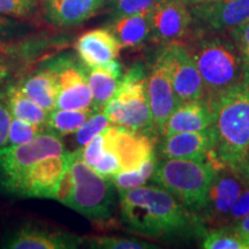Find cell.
I'll use <instances>...</instances> for the list:
<instances>
[{
    "label": "cell",
    "instance_id": "obj_1",
    "mask_svg": "<svg viewBox=\"0 0 249 249\" xmlns=\"http://www.w3.org/2000/svg\"><path fill=\"white\" fill-rule=\"evenodd\" d=\"M124 223L139 234L155 239L202 235L203 223L160 186H141L120 191Z\"/></svg>",
    "mask_w": 249,
    "mask_h": 249
},
{
    "label": "cell",
    "instance_id": "obj_2",
    "mask_svg": "<svg viewBox=\"0 0 249 249\" xmlns=\"http://www.w3.org/2000/svg\"><path fill=\"white\" fill-rule=\"evenodd\" d=\"M209 99L213 107L210 158L240 172L249 151V83Z\"/></svg>",
    "mask_w": 249,
    "mask_h": 249
},
{
    "label": "cell",
    "instance_id": "obj_3",
    "mask_svg": "<svg viewBox=\"0 0 249 249\" xmlns=\"http://www.w3.org/2000/svg\"><path fill=\"white\" fill-rule=\"evenodd\" d=\"M187 49L203 80L208 98H216L244 83V68L231 36L192 30Z\"/></svg>",
    "mask_w": 249,
    "mask_h": 249
},
{
    "label": "cell",
    "instance_id": "obj_4",
    "mask_svg": "<svg viewBox=\"0 0 249 249\" xmlns=\"http://www.w3.org/2000/svg\"><path fill=\"white\" fill-rule=\"evenodd\" d=\"M220 166L211 158L205 160L164 158L156 164L151 179L196 214Z\"/></svg>",
    "mask_w": 249,
    "mask_h": 249
},
{
    "label": "cell",
    "instance_id": "obj_5",
    "mask_svg": "<svg viewBox=\"0 0 249 249\" xmlns=\"http://www.w3.org/2000/svg\"><path fill=\"white\" fill-rule=\"evenodd\" d=\"M74 188L68 207L96 222H105L112 217L116 207L113 182L96 172L82 158L81 149L68 152Z\"/></svg>",
    "mask_w": 249,
    "mask_h": 249
},
{
    "label": "cell",
    "instance_id": "obj_6",
    "mask_svg": "<svg viewBox=\"0 0 249 249\" xmlns=\"http://www.w3.org/2000/svg\"><path fill=\"white\" fill-rule=\"evenodd\" d=\"M65 154L60 136L53 132L40 133L22 144L6 145L0 149V185L18 195L24 179L39 160Z\"/></svg>",
    "mask_w": 249,
    "mask_h": 249
},
{
    "label": "cell",
    "instance_id": "obj_7",
    "mask_svg": "<svg viewBox=\"0 0 249 249\" xmlns=\"http://www.w3.org/2000/svg\"><path fill=\"white\" fill-rule=\"evenodd\" d=\"M111 124L151 136L157 134L147 93V79L128 80L121 76L116 93L103 111Z\"/></svg>",
    "mask_w": 249,
    "mask_h": 249
},
{
    "label": "cell",
    "instance_id": "obj_8",
    "mask_svg": "<svg viewBox=\"0 0 249 249\" xmlns=\"http://www.w3.org/2000/svg\"><path fill=\"white\" fill-rule=\"evenodd\" d=\"M247 186L249 185L242 178L240 172L231 167H222L217 171L211 181L196 216L203 225L209 224L223 226L226 216Z\"/></svg>",
    "mask_w": 249,
    "mask_h": 249
},
{
    "label": "cell",
    "instance_id": "obj_9",
    "mask_svg": "<svg viewBox=\"0 0 249 249\" xmlns=\"http://www.w3.org/2000/svg\"><path fill=\"white\" fill-rule=\"evenodd\" d=\"M54 71L58 83L55 108L81 110L92 107V92L87 80L86 70L71 54H64L50 61L48 66Z\"/></svg>",
    "mask_w": 249,
    "mask_h": 249
},
{
    "label": "cell",
    "instance_id": "obj_10",
    "mask_svg": "<svg viewBox=\"0 0 249 249\" xmlns=\"http://www.w3.org/2000/svg\"><path fill=\"white\" fill-rule=\"evenodd\" d=\"M160 50L179 103L207 97L203 80L187 46L180 42H173L165 44Z\"/></svg>",
    "mask_w": 249,
    "mask_h": 249
},
{
    "label": "cell",
    "instance_id": "obj_11",
    "mask_svg": "<svg viewBox=\"0 0 249 249\" xmlns=\"http://www.w3.org/2000/svg\"><path fill=\"white\" fill-rule=\"evenodd\" d=\"M192 28L202 33H230L249 20V0H214L189 4Z\"/></svg>",
    "mask_w": 249,
    "mask_h": 249
},
{
    "label": "cell",
    "instance_id": "obj_12",
    "mask_svg": "<svg viewBox=\"0 0 249 249\" xmlns=\"http://www.w3.org/2000/svg\"><path fill=\"white\" fill-rule=\"evenodd\" d=\"M151 35L156 42H180L192 31L193 18L186 0H160L150 12Z\"/></svg>",
    "mask_w": 249,
    "mask_h": 249
},
{
    "label": "cell",
    "instance_id": "obj_13",
    "mask_svg": "<svg viewBox=\"0 0 249 249\" xmlns=\"http://www.w3.org/2000/svg\"><path fill=\"white\" fill-rule=\"evenodd\" d=\"M147 93L156 132L161 135L165 124L179 105L161 50L156 55L147 76Z\"/></svg>",
    "mask_w": 249,
    "mask_h": 249
},
{
    "label": "cell",
    "instance_id": "obj_14",
    "mask_svg": "<svg viewBox=\"0 0 249 249\" xmlns=\"http://www.w3.org/2000/svg\"><path fill=\"white\" fill-rule=\"evenodd\" d=\"M103 135L105 150L117 155L121 171L136 169L155 155L154 140L151 136L132 132L117 124L108 126L103 132Z\"/></svg>",
    "mask_w": 249,
    "mask_h": 249
},
{
    "label": "cell",
    "instance_id": "obj_15",
    "mask_svg": "<svg viewBox=\"0 0 249 249\" xmlns=\"http://www.w3.org/2000/svg\"><path fill=\"white\" fill-rule=\"evenodd\" d=\"M213 149V135L211 126L198 132L177 133L163 136L160 152L164 158L180 160H209Z\"/></svg>",
    "mask_w": 249,
    "mask_h": 249
},
{
    "label": "cell",
    "instance_id": "obj_16",
    "mask_svg": "<svg viewBox=\"0 0 249 249\" xmlns=\"http://www.w3.org/2000/svg\"><path fill=\"white\" fill-rule=\"evenodd\" d=\"M75 50L86 67H102L116 60L121 45L110 29L98 28L82 34L75 42Z\"/></svg>",
    "mask_w": 249,
    "mask_h": 249
},
{
    "label": "cell",
    "instance_id": "obj_17",
    "mask_svg": "<svg viewBox=\"0 0 249 249\" xmlns=\"http://www.w3.org/2000/svg\"><path fill=\"white\" fill-rule=\"evenodd\" d=\"M67 164V152L39 160L21 186L18 195L27 197L53 198L55 187Z\"/></svg>",
    "mask_w": 249,
    "mask_h": 249
},
{
    "label": "cell",
    "instance_id": "obj_18",
    "mask_svg": "<svg viewBox=\"0 0 249 249\" xmlns=\"http://www.w3.org/2000/svg\"><path fill=\"white\" fill-rule=\"evenodd\" d=\"M213 103L208 97L179 103L165 124L161 136L207 129L213 124Z\"/></svg>",
    "mask_w": 249,
    "mask_h": 249
},
{
    "label": "cell",
    "instance_id": "obj_19",
    "mask_svg": "<svg viewBox=\"0 0 249 249\" xmlns=\"http://www.w3.org/2000/svg\"><path fill=\"white\" fill-rule=\"evenodd\" d=\"M44 17L55 27L79 26L98 13L105 0H44Z\"/></svg>",
    "mask_w": 249,
    "mask_h": 249
},
{
    "label": "cell",
    "instance_id": "obj_20",
    "mask_svg": "<svg viewBox=\"0 0 249 249\" xmlns=\"http://www.w3.org/2000/svg\"><path fill=\"white\" fill-rule=\"evenodd\" d=\"M80 242V239L74 235L27 226L15 232L6 242L5 247L12 249H66L76 248Z\"/></svg>",
    "mask_w": 249,
    "mask_h": 249
},
{
    "label": "cell",
    "instance_id": "obj_21",
    "mask_svg": "<svg viewBox=\"0 0 249 249\" xmlns=\"http://www.w3.org/2000/svg\"><path fill=\"white\" fill-rule=\"evenodd\" d=\"M21 91L31 101L48 112L57 107L58 83L54 71L49 67L40 70L18 85Z\"/></svg>",
    "mask_w": 249,
    "mask_h": 249
},
{
    "label": "cell",
    "instance_id": "obj_22",
    "mask_svg": "<svg viewBox=\"0 0 249 249\" xmlns=\"http://www.w3.org/2000/svg\"><path fill=\"white\" fill-rule=\"evenodd\" d=\"M150 12L117 18L111 24V33L124 48H138L151 35Z\"/></svg>",
    "mask_w": 249,
    "mask_h": 249
},
{
    "label": "cell",
    "instance_id": "obj_23",
    "mask_svg": "<svg viewBox=\"0 0 249 249\" xmlns=\"http://www.w3.org/2000/svg\"><path fill=\"white\" fill-rule=\"evenodd\" d=\"M2 99L13 118L39 126H44L46 124L50 112L27 97L18 86H9L8 88H6L2 93Z\"/></svg>",
    "mask_w": 249,
    "mask_h": 249
},
{
    "label": "cell",
    "instance_id": "obj_24",
    "mask_svg": "<svg viewBox=\"0 0 249 249\" xmlns=\"http://www.w3.org/2000/svg\"><path fill=\"white\" fill-rule=\"evenodd\" d=\"M86 74L92 92V108L101 112L116 93L120 79L102 67H87Z\"/></svg>",
    "mask_w": 249,
    "mask_h": 249
},
{
    "label": "cell",
    "instance_id": "obj_25",
    "mask_svg": "<svg viewBox=\"0 0 249 249\" xmlns=\"http://www.w3.org/2000/svg\"><path fill=\"white\" fill-rule=\"evenodd\" d=\"M95 110L92 107L81 110H68V108H54L49 113L46 127L50 132L59 136L75 134L81 126L89 119Z\"/></svg>",
    "mask_w": 249,
    "mask_h": 249
},
{
    "label": "cell",
    "instance_id": "obj_26",
    "mask_svg": "<svg viewBox=\"0 0 249 249\" xmlns=\"http://www.w3.org/2000/svg\"><path fill=\"white\" fill-rule=\"evenodd\" d=\"M156 164L157 161H156V155H154L148 158L141 166L129 171H120L111 177L110 180L119 192L138 188V187L144 186V183L151 178Z\"/></svg>",
    "mask_w": 249,
    "mask_h": 249
},
{
    "label": "cell",
    "instance_id": "obj_27",
    "mask_svg": "<svg viewBox=\"0 0 249 249\" xmlns=\"http://www.w3.org/2000/svg\"><path fill=\"white\" fill-rule=\"evenodd\" d=\"M201 236L202 247L205 249H249L247 242L229 225L205 230Z\"/></svg>",
    "mask_w": 249,
    "mask_h": 249
},
{
    "label": "cell",
    "instance_id": "obj_28",
    "mask_svg": "<svg viewBox=\"0 0 249 249\" xmlns=\"http://www.w3.org/2000/svg\"><path fill=\"white\" fill-rule=\"evenodd\" d=\"M43 133V126L28 123V121L12 118L11 126H9L7 145L22 144L35 139L37 135Z\"/></svg>",
    "mask_w": 249,
    "mask_h": 249
},
{
    "label": "cell",
    "instance_id": "obj_29",
    "mask_svg": "<svg viewBox=\"0 0 249 249\" xmlns=\"http://www.w3.org/2000/svg\"><path fill=\"white\" fill-rule=\"evenodd\" d=\"M110 120L105 116L104 112L101 111L97 113H93L75 133L76 143L81 148H83L96 135L104 132L110 126Z\"/></svg>",
    "mask_w": 249,
    "mask_h": 249
},
{
    "label": "cell",
    "instance_id": "obj_30",
    "mask_svg": "<svg viewBox=\"0 0 249 249\" xmlns=\"http://www.w3.org/2000/svg\"><path fill=\"white\" fill-rule=\"evenodd\" d=\"M88 244L92 248L101 249H150L156 248L155 245L149 242L135 240V239H124L119 236H97L89 239Z\"/></svg>",
    "mask_w": 249,
    "mask_h": 249
},
{
    "label": "cell",
    "instance_id": "obj_31",
    "mask_svg": "<svg viewBox=\"0 0 249 249\" xmlns=\"http://www.w3.org/2000/svg\"><path fill=\"white\" fill-rule=\"evenodd\" d=\"M40 0H0V15L24 20L37 13Z\"/></svg>",
    "mask_w": 249,
    "mask_h": 249
},
{
    "label": "cell",
    "instance_id": "obj_32",
    "mask_svg": "<svg viewBox=\"0 0 249 249\" xmlns=\"http://www.w3.org/2000/svg\"><path fill=\"white\" fill-rule=\"evenodd\" d=\"M230 36L235 43L244 68V82L249 83V20L230 31Z\"/></svg>",
    "mask_w": 249,
    "mask_h": 249
},
{
    "label": "cell",
    "instance_id": "obj_33",
    "mask_svg": "<svg viewBox=\"0 0 249 249\" xmlns=\"http://www.w3.org/2000/svg\"><path fill=\"white\" fill-rule=\"evenodd\" d=\"M160 0H113L114 18L151 11Z\"/></svg>",
    "mask_w": 249,
    "mask_h": 249
},
{
    "label": "cell",
    "instance_id": "obj_34",
    "mask_svg": "<svg viewBox=\"0 0 249 249\" xmlns=\"http://www.w3.org/2000/svg\"><path fill=\"white\" fill-rule=\"evenodd\" d=\"M74 188V178L71 167L68 160V152H67V164L65 166V170L62 171L60 178L58 180L57 187H55L53 200L60 202V203L67 205L70 204L71 194H73Z\"/></svg>",
    "mask_w": 249,
    "mask_h": 249
},
{
    "label": "cell",
    "instance_id": "obj_35",
    "mask_svg": "<svg viewBox=\"0 0 249 249\" xmlns=\"http://www.w3.org/2000/svg\"><path fill=\"white\" fill-rule=\"evenodd\" d=\"M82 152V158L88 164L90 167H95L99 160H101L102 156L105 152V143H104V135L103 133L96 135L95 138L91 139L83 148H81Z\"/></svg>",
    "mask_w": 249,
    "mask_h": 249
},
{
    "label": "cell",
    "instance_id": "obj_36",
    "mask_svg": "<svg viewBox=\"0 0 249 249\" xmlns=\"http://www.w3.org/2000/svg\"><path fill=\"white\" fill-rule=\"evenodd\" d=\"M28 26L20 18L0 15V42L4 39L13 38L15 36H20L27 33Z\"/></svg>",
    "mask_w": 249,
    "mask_h": 249
},
{
    "label": "cell",
    "instance_id": "obj_37",
    "mask_svg": "<svg viewBox=\"0 0 249 249\" xmlns=\"http://www.w3.org/2000/svg\"><path fill=\"white\" fill-rule=\"evenodd\" d=\"M93 170L101 174V176L107 177V178L110 179L111 177H113L114 174H117L121 171L119 158L117 157V155L114 154V152L105 150L104 155L102 156L101 160H99L97 165L93 167Z\"/></svg>",
    "mask_w": 249,
    "mask_h": 249
},
{
    "label": "cell",
    "instance_id": "obj_38",
    "mask_svg": "<svg viewBox=\"0 0 249 249\" xmlns=\"http://www.w3.org/2000/svg\"><path fill=\"white\" fill-rule=\"evenodd\" d=\"M249 213V186L242 191L238 200L235 201L234 205L232 207L231 211L225 218L224 225H231V224L238 222L239 219L244 218L246 214ZM223 225V226H224Z\"/></svg>",
    "mask_w": 249,
    "mask_h": 249
},
{
    "label": "cell",
    "instance_id": "obj_39",
    "mask_svg": "<svg viewBox=\"0 0 249 249\" xmlns=\"http://www.w3.org/2000/svg\"><path fill=\"white\" fill-rule=\"evenodd\" d=\"M12 114L4 102H0V149L7 145L9 126L12 123Z\"/></svg>",
    "mask_w": 249,
    "mask_h": 249
},
{
    "label": "cell",
    "instance_id": "obj_40",
    "mask_svg": "<svg viewBox=\"0 0 249 249\" xmlns=\"http://www.w3.org/2000/svg\"><path fill=\"white\" fill-rule=\"evenodd\" d=\"M229 226H231L233 231L240 236V238L244 239L249 246V213L246 214V216L244 218H241V219H239L238 222L233 223Z\"/></svg>",
    "mask_w": 249,
    "mask_h": 249
},
{
    "label": "cell",
    "instance_id": "obj_41",
    "mask_svg": "<svg viewBox=\"0 0 249 249\" xmlns=\"http://www.w3.org/2000/svg\"><path fill=\"white\" fill-rule=\"evenodd\" d=\"M240 174L242 176V178L245 179V181L249 185V151L247 157H246V160L244 165H242L241 170H240Z\"/></svg>",
    "mask_w": 249,
    "mask_h": 249
},
{
    "label": "cell",
    "instance_id": "obj_42",
    "mask_svg": "<svg viewBox=\"0 0 249 249\" xmlns=\"http://www.w3.org/2000/svg\"><path fill=\"white\" fill-rule=\"evenodd\" d=\"M9 66L7 64H5V62H1L0 61V85H1L4 81L7 79L8 74H9Z\"/></svg>",
    "mask_w": 249,
    "mask_h": 249
},
{
    "label": "cell",
    "instance_id": "obj_43",
    "mask_svg": "<svg viewBox=\"0 0 249 249\" xmlns=\"http://www.w3.org/2000/svg\"><path fill=\"white\" fill-rule=\"evenodd\" d=\"M188 4H196V2H205V1H214V0H186Z\"/></svg>",
    "mask_w": 249,
    "mask_h": 249
},
{
    "label": "cell",
    "instance_id": "obj_44",
    "mask_svg": "<svg viewBox=\"0 0 249 249\" xmlns=\"http://www.w3.org/2000/svg\"><path fill=\"white\" fill-rule=\"evenodd\" d=\"M2 52H6V46L2 44V43H0V54H1Z\"/></svg>",
    "mask_w": 249,
    "mask_h": 249
},
{
    "label": "cell",
    "instance_id": "obj_45",
    "mask_svg": "<svg viewBox=\"0 0 249 249\" xmlns=\"http://www.w3.org/2000/svg\"><path fill=\"white\" fill-rule=\"evenodd\" d=\"M40 1H42V2H43V1H44V0H40Z\"/></svg>",
    "mask_w": 249,
    "mask_h": 249
}]
</instances>
